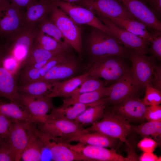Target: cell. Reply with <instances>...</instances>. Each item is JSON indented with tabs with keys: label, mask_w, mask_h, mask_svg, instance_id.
I'll return each mask as SVG.
<instances>
[{
	"label": "cell",
	"mask_w": 161,
	"mask_h": 161,
	"mask_svg": "<svg viewBox=\"0 0 161 161\" xmlns=\"http://www.w3.org/2000/svg\"><path fill=\"white\" fill-rule=\"evenodd\" d=\"M86 50L90 61L87 69L91 68L99 58L108 55L118 56L124 59L129 51L116 38L100 29L93 27L86 41Z\"/></svg>",
	"instance_id": "cell-1"
},
{
	"label": "cell",
	"mask_w": 161,
	"mask_h": 161,
	"mask_svg": "<svg viewBox=\"0 0 161 161\" xmlns=\"http://www.w3.org/2000/svg\"><path fill=\"white\" fill-rule=\"evenodd\" d=\"M120 140L128 145L127 138L132 131L129 122L114 112H105L103 117L85 129Z\"/></svg>",
	"instance_id": "cell-2"
},
{
	"label": "cell",
	"mask_w": 161,
	"mask_h": 161,
	"mask_svg": "<svg viewBox=\"0 0 161 161\" xmlns=\"http://www.w3.org/2000/svg\"><path fill=\"white\" fill-rule=\"evenodd\" d=\"M34 35V29L23 27L1 40L3 43L1 46V52L14 58L19 67L29 54L32 46Z\"/></svg>",
	"instance_id": "cell-3"
},
{
	"label": "cell",
	"mask_w": 161,
	"mask_h": 161,
	"mask_svg": "<svg viewBox=\"0 0 161 161\" xmlns=\"http://www.w3.org/2000/svg\"><path fill=\"white\" fill-rule=\"evenodd\" d=\"M124 59L115 55L101 58L97 60L90 68L89 75L103 78L107 83H114L131 71Z\"/></svg>",
	"instance_id": "cell-4"
},
{
	"label": "cell",
	"mask_w": 161,
	"mask_h": 161,
	"mask_svg": "<svg viewBox=\"0 0 161 161\" xmlns=\"http://www.w3.org/2000/svg\"><path fill=\"white\" fill-rule=\"evenodd\" d=\"M48 16L58 27L67 42L80 58L83 46L81 30L78 24L54 4Z\"/></svg>",
	"instance_id": "cell-5"
},
{
	"label": "cell",
	"mask_w": 161,
	"mask_h": 161,
	"mask_svg": "<svg viewBox=\"0 0 161 161\" xmlns=\"http://www.w3.org/2000/svg\"><path fill=\"white\" fill-rule=\"evenodd\" d=\"M78 24H85L100 29L115 37L110 29L89 9L74 3L51 0Z\"/></svg>",
	"instance_id": "cell-6"
},
{
	"label": "cell",
	"mask_w": 161,
	"mask_h": 161,
	"mask_svg": "<svg viewBox=\"0 0 161 161\" xmlns=\"http://www.w3.org/2000/svg\"><path fill=\"white\" fill-rule=\"evenodd\" d=\"M30 124L32 131L50 152L51 160L54 161H91L83 155L72 150L64 143L57 141L36 127Z\"/></svg>",
	"instance_id": "cell-7"
},
{
	"label": "cell",
	"mask_w": 161,
	"mask_h": 161,
	"mask_svg": "<svg viewBox=\"0 0 161 161\" xmlns=\"http://www.w3.org/2000/svg\"><path fill=\"white\" fill-rule=\"evenodd\" d=\"M128 58L132 63V77L139 89H145L147 84L151 86L155 64L153 58L131 49H129Z\"/></svg>",
	"instance_id": "cell-8"
},
{
	"label": "cell",
	"mask_w": 161,
	"mask_h": 161,
	"mask_svg": "<svg viewBox=\"0 0 161 161\" xmlns=\"http://www.w3.org/2000/svg\"><path fill=\"white\" fill-rule=\"evenodd\" d=\"M24 13L13 5L8 0H1L0 4V40L24 27Z\"/></svg>",
	"instance_id": "cell-9"
},
{
	"label": "cell",
	"mask_w": 161,
	"mask_h": 161,
	"mask_svg": "<svg viewBox=\"0 0 161 161\" xmlns=\"http://www.w3.org/2000/svg\"><path fill=\"white\" fill-rule=\"evenodd\" d=\"M30 123L22 121L12 123L8 143L13 161L21 160L22 153L33 133Z\"/></svg>",
	"instance_id": "cell-10"
},
{
	"label": "cell",
	"mask_w": 161,
	"mask_h": 161,
	"mask_svg": "<svg viewBox=\"0 0 161 161\" xmlns=\"http://www.w3.org/2000/svg\"><path fill=\"white\" fill-rule=\"evenodd\" d=\"M74 3L89 9L95 15L137 20L119 0H80Z\"/></svg>",
	"instance_id": "cell-11"
},
{
	"label": "cell",
	"mask_w": 161,
	"mask_h": 161,
	"mask_svg": "<svg viewBox=\"0 0 161 161\" xmlns=\"http://www.w3.org/2000/svg\"><path fill=\"white\" fill-rule=\"evenodd\" d=\"M38 128L58 141L75 134L89 132L74 121L62 119H52L38 123Z\"/></svg>",
	"instance_id": "cell-12"
},
{
	"label": "cell",
	"mask_w": 161,
	"mask_h": 161,
	"mask_svg": "<svg viewBox=\"0 0 161 161\" xmlns=\"http://www.w3.org/2000/svg\"><path fill=\"white\" fill-rule=\"evenodd\" d=\"M95 15L110 29L115 37L125 47L146 55L148 52V45L150 43L120 27L108 18L100 15Z\"/></svg>",
	"instance_id": "cell-13"
},
{
	"label": "cell",
	"mask_w": 161,
	"mask_h": 161,
	"mask_svg": "<svg viewBox=\"0 0 161 161\" xmlns=\"http://www.w3.org/2000/svg\"><path fill=\"white\" fill-rule=\"evenodd\" d=\"M18 93L20 106L32 116L34 123H42L47 120V113L54 107L52 98L46 95L35 97Z\"/></svg>",
	"instance_id": "cell-14"
},
{
	"label": "cell",
	"mask_w": 161,
	"mask_h": 161,
	"mask_svg": "<svg viewBox=\"0 0 161 161\" xmlns=\"http://www.w3.org/2000/svg\"><path fill=\"white\" fill-rule=\"evenodd\" d=\"M85 69L80 61L72 54L51 68L40 80L51 82L66 80L78 76Z\"/></svg>",
	"instance_id": "cell-15"
},
{
	"label": "cell",
	"mask_w": 161,
	"mask_h": 161,
	"mask_svg": "<svg viewBox=\"0 0 161 161\" xmlns=\"http://www.w3.org/2000/svg\"><path fill=\"white\" fill-rule=\"evenodd\" d=\"M112 85L109 95L102 99L107 105L115 106L127 98L135 97L140 89L133 78L131 71Z\"/></svg>",
	"instance_id": "cell-16"
},
{
	"label": "cell",
	"mask_w": 161,
	"mask_h": 161,
	"mask_svg": "<svg viewBox=\"0 0 161 161\" xmlns=\"http://www.w3.org/2000/svg\"><path fill=\"white\" fill-rule=\"evenodd\" d=\"M64 143L71 149L83 155L91 161H129L127 157L118 154L114 148L109 149L80 143L75 145Z\"/></svg>",
	"instance_id": "cell-17"
},
{
	"label": "cell",
	"mask_w": 161,
	"mask_h": 161,
	"mask_svg": "<svg viewBox=\"0 0 161 161\" xmlns=\"http://www.w3.org/2000/svg\"><path fill=\"white\" fill-rule=\"evenodd\" d=\"M137 20L148 29L161 30V23L153 10L140 0H119Z\"/></svg>",
	"instance_id": "cell-18"
},
{
	"label": "cell",
	"mask_w": 161,
	"mask_h": 161,
	"mask_svg": "<svg viewBox=\"0 0 161 161\" xmlns=\"http://www.w3.org/2000/svg\"><path fill=\"white\" fill-rule=\"evenodd\" d=\"M147 106L135 97L127 98L115 106L113 111L127 120L137 121L145 119Z\"/></svg>",
	"instance_id": "cell-19"
},
{
	"label": "cell",
	"mask_w": 161,
	"mask_h": 161,
	"mask_svg": "<svg viewBox=\"0 0 161 161\" xmlns=\"http://www.w3.org/2000/svg\"><path fill=\"white\" fill-rule=\"evenodd\" d=\"M53 5L51 0H35L24 12L23 27L33 30L37 22L49 15Z\"/></svg>",
	"instance_id": "cell-20"
},
{
	"label": "cell",
	"mask_w": 161,
	"mask_h": 161,
	"mask_svg": "<svg viewBox=\"0 0 161 161\" xmlns=\"http://www.w3.org/2000/svg\"><path fill=\"white\" fill-rule=\"evenodd\" d=\"M117 140L100 133L87 132L75 134L59 142L65 143L76 142L90 145L114 148L117 144Z\"/></svg>",
	"instance_id": "cell-21"
},
{
	"label": "cell",
	"mask_w": 161,
	"mask_h": 161,
	"mask_svg": "<svg viewBox=\"0 0 161 161\" xmlns=\"http://www.w3.org/2000/svg\"><path fill=\"white\" fill-rule=\"evenodd\" d=\"M90 72V68L78 76L66 80L52 82V88L46 96L52 98L70 97L71 93L88 77Z\"/></svg>",
	"instance_id": "cell-22"
},
{
	"label": "cell",
	"mask_w": 161,
	"mask_h": 161,
	"mask_svg": "<svg viewBox=\"0 0 161 161\" xmlns=\"http://www.w3.org/2000/svg\"><path fill=\"white\" fill-rule=\"evenodd\" d=\"M71 50L64 52L55 56L39 69L24 67L20 76L21 81L25 83L40 80L51 68L69 56L71 54Z\"/></svg>",
	"instance_id": "cell-23"
},
{
	"label": "cell",
	"mask_w": 161,
	"mask_h": 161,
	"mask_svg": "<svg viewBox=\"0 0 161 161\" xmlns=\"http://www.w3.org/2000/svg\"><path fill=\"white\" fill-rule=\"evenodd\" d=\"M0 97L19 105V93L16 80L13 75L4 67L0 57Z\"/></svg>",
	"instance_id": "cell-24"
},
{
	"label": "cell",
	"mask_w": 161,
	"mask_h": 161,
	"mask_svg": "<svg viewBox=\"0 0 161 161\" xmlns=\"http://www.w3.org/2000/svg\"><path fill=\"white\" fill-rule=\"evenodd\" d=\"M112 85L103 87L96 90L83 93L76 96L64 98L60 107H66L76 103L90 104L95 103L108 96L111 91Z\"/></svg>",
	"instance_id": "cell-25"
},
{
	"label": "cell",
	"mask_w": 161,
	"mask_h": 161,
	"mask_svg": "<svg viewBox=\"0 0 161 161\" xmlns=\"http://www.w3.org/2000/svg\"><path fill=\"white\" fill-rule=\"evenodd\" d=\"M108 18L120 27L151 43V33L143 23L137 20L125 17Z\"/></svg>",
	"instance_id": "cell-26"
},
{
	"label": "cell",
	"mask_w": 161,
	"mask_h": 161,
	"mask_svg": "<svg viewBox=\"0 0 161 161\" xmlns=\"http://www.w3.org/2000/svg\"><path fill=\"white\" fill-rule=\"evenodd\" d=\"M94 104L76 103L66 107H53L51 110V113L49 114V120L62 119L74 121L87 108Z\"/></svg>",
	"instance_id": "cell-27"
},
{
	"label": "cell",
	"mask_w": 161,
	"mask_h": 161,
	"mask_svg": "<svg viewBox=\"0 0 161 161\" xmlns=\"http://www.w3.org/2000/svg\"><path fill=\"white\" fill-rule=\"evenodd\" d=\"M107 104L104 103L92 105L84 110L74 121L83 126L92 125L101 119L106 112Z\"/></svg>",
	"instance_id": "cell-28"
},
{
	"label": "cell",
	"mask_w": 161,
	"mask_h": 161,
	"mask_svg": "<svg viewBox=\"0 0 161 161\" xmlns=\"http://www.w3.org/2000/svg\"><path fill=\"white\" fill-rule=\"evenodd\" d=\"M0 112L12 121H26L34 123L33 118L26 110L18 104L11 102L4 103L0 102Z\"/></svg>",
	"instance_id": "cell-29"
},
{
	"label": "cell",
	"mask_w": 161,
	"mask_h": 161,
	"mask_svg": "<svg viewBox=\"0 0 161 161\" xmlns=\"http://www.w3.org/2000/svg\"><path fill=\"white\" fill-rule=\"evenodd\" d=\"M34 29L35 35L33 43L38 46L52 52H64L71 50L72 47L69 44H61L38 30Z\"/></svg>",
	"instance_id": "cell-30"
},
{
	"label": "cell",
	"mask_w": 161,
	"mask_h": 161,
	"mask_svg": "<svg viewBox=\"0 0 161 161\" xmlns=\"http://www.w3.org/2000/svg\"><path fill=\"white\" fill-rule=\"evenodd\" d=\"M52 86V82L38 80L21 84L17 86V90L19 93L35 97H41L47 95Z\"/></svg>",
	"instance_id": "cell-31"
},
{
	"label": "cell",
	"mask_w": 161,
	"mask_h": 161,
	"mask_svg": "<svg viewBox=\"0 0 161 161\" xmlns=\"http://www.w3.org/2000/svg\"><path fill=\"white\" fill-rule=\"evenodd\" d=\"M64 52L48 51L33 43L28 56L20 66L19 69L48 61Z\"/></svg>",
	"instance_id": "cell-32"
},
{
	"label": "cell",
	"mask_w": 161,
	"mask_h": 161,
	"mask_svg": "<svg viewBox=\"0 0 161 161\" xmlns=\"http://www.w3.org/2000/svg\"><path fill=\"white\" fill-rule=\"evenodd\" d=\"M34 29L38 30L61 44H69L58 27L48 16L37 22Z\"/></svg>",
	"instance_id": "cell-33"
},
{
	"label": "cell",
	"mask_w": 161,
	"mask_h": 161,
	"mask_svg": "<svg viewBox=\"0 0 161 161\" xmlns=\"http://www.w3.org/2000/svg\"><path fill=\"white\" fill-rule=\"evenodd\" d=\"M44 148L43 143L33 132L28 144L22 153L21 160L41 161Z\"/></svg>",
	"instance_id": "cell-34"
},
{
	"label": "cell",
	"mask_w": 161,
	"mask_h": 161,
	"mask_svg": "<svg viewBox=\"0 0 161 161\" xmlns=\"http://www.w3.org/2000/svg\"><path fill=\"white\" fill-rule=\"evenodd\" d=\"M134 131L143 138L152 137L157 140L161 139V122L150 121L135 126Z\"/></svg>",
	"instance_id": "cell-35"
},
{
	"label": "cell",
	"mask_w": 161,
	"mask_h": 161,
	"mask_svg": "<svg viewBox=\"0 0 161 161\" xmlns=\"http://www.w3.org/2000/svg\"><path fill=\"white\" fill-rule=\"evenodd\" d=\"M107 83L106 81H102L100 78L89 75L80 86L71 93L70 97L96 90L105 86Z\"/></svg>",
	"instance_id": "cell-36"
},
{
	"label": "cell",
	"mask_w": 161,
	"mask_h": 161,
	"mask_svg": "<svg viewBox=\"0 0 161 161\" xmlns=\"http://www.w3.org/2000/svg\"><path fill=\"white\" fill-rule=\"evenodd\" d=\"M145 96L142 100L147 106L160 105L161 103V92L159 90L147 84L145 87Z\"/></svg>",
	"instance_id": "cell-37"
},
{
	"label": "cell",
	"mask_w": 161,
	"mask_h": 161,
	"mask_svg": "<svg viewBox=\"0 0 161 161\" xmlns=\"http://www.w3.org/2000/svg\"><path fill=\"white\" fill-rule=\"evenodd\" d=\"M151 32L152 39L151 42V47L149 49L150 52L159 60L161 59V30L152 29Z\"/></svg>",
	"instance_id": "cell-38"
},
{
	"label": "cell",
	"mask_w": 161,
	"mask_h": 161,
	"mask_svg": "<svg viewBox=\"0 0 161 161\" xmlns=\"http://www.w3.org/2000/svg\"><path fill=\"white\" fill-rule=\"evenodd\" d=\"M13 121L0 112V141L8 142L9 130Z\"/></svg>",
	"instance_id": "cell-39"
},
{
	"label": "cell",
	"mask_w": 161,
	"mask_h": 161,
	"mask_svg": "<svg viewBox=\"0 0 161 161\" xmlns=\"http://www.w3.org/2000/svg\"><path fill=\"white\" fill-rule=\"evenodd\" d=\"M145 119L148 121L161 122V106L159 105L147 106Z\"/></svg>",
	"instance_id": "cell-40"
},
{
	"label": "cell",
	"mask_w": 161,
	"mask_h": 161,
	"mask_svg": "<svg viewBox=\"0 0 161 161\" xmlns=\"http://www.w3.org/2000/svg\"><path fill=\"white\" fill-rule=\"evenodd\" d=\"M137 146L143 152H153L157 146L158 143L153 139L145 137L139 142Z\"/></svg>",
	"instance_id": "cell-41"
},
{
	"label": "cell",
	"mask_w": 161,
	"mask_h": 161,
	"mask_svg": "<svg viewBox=\"0 0 161 161\" xmlns=\"http://www.w3.org/2000/svg\"><path fill=\"white\" fill-rule=\"evenodd\" d=\"M0 161H13L8 142H0Z\"/></svg>",
	"instance_id": "cell-42"
},
{
	"label": "cell",
	"mask_w": 161,
	"mask_h": 161,
	"mask_svg": "<svg viewBox=\"0 0 161 161\" xmlns=\"http://www.w3.org/2000/svg\"><path fill=\"white\" fill-rule=\"evenodd\" d=\"M151 86L161 90V68L160 66L154 64Z\"/></svg>",
	"instance_id": "cell-43"
},
{
	"label": "cell",
	"mask_w": 161,
	"mask_h": 161,
	"mask_svg": "<svg viewBox=\"0 0 161 161\" xmlns=\"http://www.w3.org/2000/svg\"><path fill=\"white\" fill-rule=\"evenodd\" d=\"M16 7L24 12L35 0H8Z\"/></svg>",
	"instance_id": "cell-44"
},
{
	"label": "cell",
	"mask_w": 161,
	"mask_h": 161,
	"mask_svg": "<svg viewBox=\"0 0 161 161\" xmlns=\"http://www.w3.org/2000/svg\"><path fill=\"white\" fill-rule=\"evenodd\" d=\"M150 5L151 9L156 16L159 17L161 14V0H146Z\"/></svg>",
	"instance_id": "cell-45"
},
{
	"label": "cell",
	"mask_w": 161,
	"mask_h": 161,
	"mask_svg": "<svg viewBox=\"0 0 161 161\" xmlns=\"http://www.w3.org/2000/svg\"><path fill=\"white\" fill-rule=\"evenodd\" d=\"M158 157L153 152H144L139 157V161H157Z\"/></svg>",
	"instance_id": "cell-46"
},
{
	"label": "cell",
	"mask_w": 161,
	"mask_h": 161,
	"mask_svg": "<svg viewBox=\"0 0 161 161\" xmlns=\"http://www.w3.org/2000/svg\"><path fill=\"white\" fill-rule=\"evenodd\" d=\"M68 3H75L80 0H61Z\"/></svg>",
	"instance_id": "cell-47"
},
{
	"label": "cell",
	"mask_w": 161,
	"mask_h": 161,
	"mask_svg": "<svg viewBox=\"0 0 161 161\" xmlns=\"http://www.w3.org/2000/svg\"><path fill=\"white\" fill-rule=\"evenodd\" d=\"M161 157H158V159H157V161H161Z\"/></svg>",
	"instance_id": "cell-48"
},
{
	"label": "cell",
	"mask_w": 161,
	"mask_h": 161,
	"mask_svg": "<svg viewBox=\"0 0 161 161\" xmlns=\"http://www.w3.org/2000/svg\"><path fill=\"white\" fill-rule=\"evenodd\" d=\"M140 0L144 2L145 3V1H146V0Z\"/></svg>",
	"instance_id": "cell-49"
},
{
	"label": "cell",
	"mask_w": 161,
	"mask_h": 161,
	"mask_svg": "<svg viewBox=\"0 0 161 161\" xmlns=\"http://www.w3.org/2000/svg\"><path fill=\"white\" fill-rule=\"evenodd\" d=\"M1 0H0V4H1Z\"/></svg>",
	"instance_id": "cell-50"
},
{
	"label": "cell",
	"mask_w": 161,
	"mask_h": 161,
	"mask_svg": "<svg viewBox=\"0 0 161 161\" xmlns=\"http://www.w3.org/2000/svg\"><path fill=\"white\" fill-rule=\"evenodd\" d=\"M1 141H0V142H1Z\"/></svg>",
	"instance_id": "cell-51"
}]
</instances>
